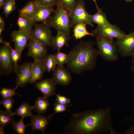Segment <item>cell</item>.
I'll use <instances>...</instances> for the list:
<instances>
[{
  "label": "cell",
  "instance_id": "obj_6",
  "mask_svg": "<svg viewBox=\"0 0 134 134\" xmlns=\"http://www.w3.org/2000/svg\"><path fill=\"white\" fill-rule=\"evenodd\" d=\"M34 27L31 38L41 44L51 47L54 37L52 35L50 26L48 23H34Z\"/></svg>",
  "mask_w": 134,
  "mask_h": 134
},
{
  "label": "cell",
  "instance_id": "obj_13",
  "mask_svg": "<svg viewBox=\"0 0 134 134\" xmlns=\"http://www.w3.org/2000/svg\"><path fill=\"white\" fill-rule=\"evenodd\" d=\"M52 78L56 85L65 86L70 83L72 76L68 70L63 66L57 65L53 71Z\"/></svg>",
  "mask_w": 134,
  "mask_h": 134
},
{
  "label": "cell",
  "instance_id": "obj_17",
  "mask_svg": "<svg viewBox=\"0 0 134 134\" xmlns=\"http://www.w3.org/2000/svg\"><path fill=\"white\" fill-rule=\"evenodd\" d=\"M46 70L44 61H34L32 65L31 84L35 83L36 81L41 80Z\"/></svg>",
  "mask_w": 134,
  "mask_h": 134
},
{
  "label": "cell",
  "instance_id": "obj_7",
  "mask_svg": "<svg viewBox=\"0 0 134 134\" xmlns=\"http://www.w3.org/2000/svg\"><path fill=\"white\" fill-rule=\"evenodd\" d=\"M33 63L28 62L14 67L16 73V86L15 88L23 87L28 84H31Z\"/></svg>",
  "mask_w": 134,
  "mask_h": 134
},
{
  "label": "cell",
  "instance_id": "obj_12",
  "mask_svg": "<svg viewBox=\"0 0 134 134\" xmlns=\"http://www.w3.org/2000/svg\"><path fill=\"white\" fill-rule=\"evenodd\" d=\"M54 10L53 7L37 4L31 19L34 23L40 22L48 23L50 20L51 14Z\"/></svg>",
  "mask_w": 134,
  "mask_h": 134
},
{
  "label": "cell",
  "instance_id": "obj_37",
  "mask_svg": "<svg viewBox=\"0 0 134 134\" xmlns=\"http://www.w3.org/2000/svg\"><path fill=\"white\" fill-rule=\"evenodd\" d=\"M125 134H134V125L132 126L127 131Z\"/></svg>",
  "mask_w": 134,
  "mask_h": 134
},
{
  "label": "cell",
  "instance_id": "obj_16",
  "mask_svg": "<svg viewBox=\"0 0 134 134\" xmlns=\"http://www.w3.org/2000/svg\"><path fill=\"white\" fill-rule=\"evenodd\" d=\"M30 123L33 132L37 131L45 134L44 131L49 124V120L47 117L42 114L32 115L31 117Z\"/></svg>",
  "mask_w": 134,
  "mask_h": 134
},
{
  "label": "cell",
  "instance_id": "obj_23",
  "mask_svg": "<svg viewBox=\"0 0 134 134\" xmlns=\"http://www.w3.org/2000/svg\"><path fill=\"white\" fill-rule=\"evenodd\" d=\"M86 25L84 23H78L74 26V36L76 39H80L87 35L95 36L94 34L89 33L87 31L86 28Z\"/></svg>",
  "mask_w": 134,
  "mask_h": 134
},
{
  "label": "cell",
  "instance_id": "obj_41",
  "mask_svg": "<svg viewBox=\"0 0 134 134\" xmlns=\"http://www.w3.org/2000/svg\"><path fill=\"white\" fill-rule=\"evenodd\" d=\"M5 28V26L0 27V36H1L2 32L4 30Z\"/></svg>",
  "mask_w": 134,
  "mask_h": 134
},
{
  "label": "cell",
  "instance_id": "obj_30",
  "mask_svg": "<svg viewBox=\"0 0 134 134\" xmlns=\"http://www.w3.org/2000/svg\"><path fill=\"white\" fill-rule=\"evenodd\" d=\"M16 89L15 87L13 89L2 88L1 89L0 94L3 98L12 97L16 95L21 96V95L15 92Z\"/></svg>",
  "mask_w": 134,
  "mask_h": 134
},
{
  "label": "cell",
  "instance_id": "obj_38",
  "mask_svg": "<svg viewBox=\"0 0 134 134\" xmlns=\"http://www.w3.org/2000/svg\"><path fill=\"white\" fill-rule=\"evenodd\" d=\"M5 26V21L2 16H0V27Z\"/></svg>",
  "mask_w": 134,
  "mask_h": 134
},
{
  "label": "cell",
  "instance_id": "obj_15",
  "mask_svg": "<svg viewBox=\"0 0 134 134\" xmlns=\"http://www.w3.org/2000/svg\"><path fill=\"white\" fill-rule=\"evenodd\" d=\"M56 85L52 78L41 80L36 82L35 85V87L42 93L44 96L47 98L54 95Z\"/></svg>",
  "mask_w": 134,
  "mask_h": 134
},
{
  "label": "cell",
  "instance_id": "obj_1",
  "mask_svg": "<svg viewBox=\"0 0 134 134\" xmlns=\"http://www.w3.org/2000/svg\"><path fill=\"white\" fill-rule=\"evenodd\" d=\"M111 109L99 108L78 113L72 114L69 123L65 126V133L96 134L107 132L117 134L111 123Z\"/></svg>",
  "mask_w": 134,
  "mask_h": 134
},
{
  "label": "cell",
  "instance_id": "obj_24",
  "mask_svg": "<svg viewBox=\"0 0 134 134\" xmlns=\"http://www.w3.org/2000/svg\"><path fill=\"white\" fill-rule=\"evenodd\" d=\"M14 115L13 112L0 110V127L4 128L9 124H12L14 121Z\"/></svg>",
  "mask_w": 134,
  "mask_h": 134
},
{
  "label": "cell",
  "instance_id": "obj_9",
  "mask_svg": "<svg viewBox=\"0 0 134 134\" xmlns=\"http://www.w3.org/2000/svg\"><path fill=\"white\" fill-rule=\"evenodd\" d=\"M91 33L94 35H101L107 37L121 39L126 35L117 26L109 22L103 25H98Z\"/></svg>",
  "mask_w": 134,
  "mask_h": 134
},
{
  "label": "cell",
  "instance_id": "obj_29",
  "mask_svg": "<svg viewBox=\"0 0 134 134\" xmlns=\"http://www.w3.org/2000/svg\"><path fill=\"white\" fill-rule=\"evenodd\" d=\"M54 56L57 65L60 66H63L64 64H67L70 59L68 54H66L60 52V51H58L54 55Z\"/></svg>",
  "mask_w": 134,
  "mask_h": 134
},
{
  "label": "cell",
  "instance_id": "obj_19",
  "mask_svg": "<svg viewBox=\"0 0 134 134\" xmlns=\"http://www.w3.org/2000/svg\"><path fill=\"white\" fill-rule=\"evenodd\" d=\"M34 24L30 18L20 16H19L17 23L19 30L28 32L31 34L33 31Z\"/></svg>",
  "mask_w": 134,
  "mask_h": 134
},
{
  "label": "cell",
  "instance_id": "obj_46",
  "mask_svg": "<svg viewBox=\"0 0 134 134\" xmlns=\"http://www.w3.org/2000/svg\"></svg>",
  "mask_w": 134,
  "mask_h": 134
},
{
  "label": "cell",
  "instance_id": "obj_18",
  "mask_svg": "<svg viewBox=\"0 0 134 134\" xmlns=\"http://www.w3.org/2000/svg\"><path fill=\"white\" fill-rule=\"evenodd\" d=\"M70 38V35L65 33L57 32V34L54 37L51 47L54 50L60 51L64 45L69 46L68 42Z\"/></svg>",
  "mask_w": 134,
  "mask_h": 134
},
{
  "label": "cell",
  "instance_id": "obj_28",
  "mask_svg": "<svg viewBox=\"0 0 134 134\" xmlns=\"http://www.w3.org/2000/svg\"><path fill=\"white\" fill-rule=\"evenodd\" d=\"M24 119L21 118L17 122L14 121L12 124L13 130L17 134H25L26 128L30 126V123L27 125L24 124Z\"/></svg>",
  "mask_w": 134,
  "mask_h": 134
},
{
  "label": "cell",
  "instance_id": "obj_8",
  "mask_svg": "<svg viewBox=\"0 0 134 134\" xmlns=\"http://www.w3.org/2000/svg\"><path fill=\"white\" fill-rule=\"evenodd\" d=\"M11 47L9 43L3 44L0 48V71L1 75L7 74L14 71L10 52Z\"/></svg>",
  "mask_w": 134,
  "mask_h": 134
},
{
  "label": "cell",
  "instance_id": "obj_44",
  "mask_svg": "<svg viewBox=\"0 0 134 134\" xmlns=\"http://www.w3.org/2000/svg\"><path fill=\"white\" fill-rule=\"evenodd\" d=\"M92 0L94 2V3H95V4L96 5L97 9H99V7H98V6L97 4V2H96V0Z\"/></svg>",
  "mask_w": 134,
  "mask_h": 134
},
{
  "label": "cell",
  "instance_id": "obj_5",
  "mask_svg": "<svg viewBox=\"0 0 134 134\" xmlns=\"http://www.w3.org/2000/svg\"><path fill=\"white\" fill-rule=\"evenodd\" d=\"M85 3L84 0H77L75 4L70 13V24L73 27L77 24L83 23L93 27L91 15L86 11L85 8Z\"/></svg>",
  "mask_w": 134,
  "mask_h": 134
},
{
  "label": "cell",
  "instance_id": "obj_11",
  "mask_svg": "<svg viewBox=\"0 0 134 134\" xmlns=\"http://www.w3.org/2000/svg\"><path fill=\"white\" fill-rule=\"evenodd\" d=\"M27 55L32 57L34 61H44L47 55V46L31 38L29 40Z\"/></svg>",
  "mask_w": 134,
  "mask_h": 134
},
{
  "label": "cell",
  "instance_id": "obj_25",
  "mask_svg": "<svg viewBox=\"0 0 134 134\" xmlns=\"http://www.w3.org/2000/svg\"><path fill=\"white\" fill-rule=\"evenodd\" d=\"M97 12L95 14L91 15L92 22L98 25H104L108 23L105 13L100 9H97Z\"/></svg>",
  "mask_w": 134,
  "mask_h": 134
},
{
  "label": "cell",
  "instance_id": "obj_40",
  "mask_svg": "<svg viewBox=\"0 0 134 134\" xmlns=\"http://www.w3.org/2000/svg\"><path fill=\"white\" fill-rule=\"evenodd\" d=\"M7 43H8V42L4 41L2 37H1V36L0 37V44H7Z\"/></svg>",
  "mask_w": 134,
  "mask_h": 134
},
{
  "label": "cell",
  "instance_id": "obj_10",
  "mask_svg": "<svg viewBox=\"0 0 134 134\" xmlns=\"http://www.w3.org/2000/svg\"><path fill=\"white\" fill-rule=\"evenodd\" d=\"M115 42L119 54L122 57L132 56L134 54V31Z\"/></svg>",
  "mask_w": 134,
  "mask_h": 134
},
{
  "label": "cell",
  "instance_id": "obj_36",
  "mask_svg": "<svg viewBox=\"0 0 134 134\" xmlns=\"http://www.w3.org/2000/svg\"><path fill=\"white\" fill-rule=\"evenodd\" d=\"M54 95L56 96V101L59 103L64 105H67L70 102V99L65 96L55 94Z\"/></svg>",
  "mask_w": 134,
  "mask_h": 134
},
{
  "label": "cell",
  "instance_id": "obj_26",
  "mask_svg": "<svg viewBox=\"0 0 134 134\" xmlns=\"http://www.w3.org/2000/svg\"><path fill=\"white\" fill-rule=\"evenodd\" d=\"M44 62L46 70L49 72L53 71L57 65L54 55L52 54L47 55Z\"/></svg>",
  "mask_w": 134,
  "mask_h": 134
},
{
  "label": "cell",
  "instance_id": "obj_32",
  "mask_svg": "<svg viewBox=\"0 0 134 134\" xmlns=\"http://www.w3.org/2000/svg\"><path fill=\"white\" fill-rule=\"evenodd\" d=\"M14 102V100L12 97L3 98L0 101V104L4 107L6 110L9 112H12V107Z\"/></svg>",
  "mask_w": 134,
  "mask_h": 134
},
{
  "label": "cell",
  "instance_id": "obj_45",
  "mask_svg": "<svg viewBox=\"0 0 134 134\" xmlns=\"http://www.w3.org/2000/svg\"><path fill=\"white\" fill-rule=\"evenodd\" d=\"M126 1L128 2H131L132 0H125Z\"/></svg>",
  "mask_w": 134,
  "mask_h": 134
},
{
  "label": "cell",
  "instance_id": "obj_35",
  "mask_svg": "<svg viewBox=\"0 0 134 134\" xmlns=\"http://www.w3.org/2000/svg\"><path fill=\"white\" fill-rule=\"evenodd\" d=\"M61 2L65 9L70 13L74 7L76 0H60Z\"/></svg>",
  "mask_w": 134,
  "mask_h": 134
},
{
  "label": "cell",
  "instance_id": "obj_14",
  "mask_svg": "<svg viewBox=\"0 0 134 134\" xmlns=\"http://www.w3.org/2000/svg\"><path fill=\"white\" fill-rule=\"evenodd\" d=\"M15 48L22 53L28 46V42L31 38V34L27 32L15 30L11 33Z\"/></svg>",
  "mask_w": 134,
  "mask_h": 134
},
{
  "label": "cell",
  "instance_id": "obj_3",
  "mask_svg": "<svg viewBox=\"0 0 134 134\" xmlns=\"http://www.w3.org/2000/svg\"><path fill=\"white\" fill-rule=\"evenodd\" d=\"M56 6L48 24L51 28H55L57 32H63L70 35L71 27L70 13L64 8L60 0Z\"/></svg>",
  "mask_w": 134,
  "mask_h": 134
},
{
  "label": "cell",
  "instance_id": "obj_22",
  "mask_svg": "<svg viewBox=\"0 0 134 134\" xmlns=\"http://www.w3.org/2000/svg\"><path fill=\"white\" fill-rule=\"evenodd\" d=\"M37 5L35 0H30L25 6L19 10V16H26L31 18Z\"/></svg>",
  "mask_w": 134,
  "mask_h": 134
},
{
  "label": "cell",
  "instance_id": "obj_33",
  "mask_svg": "<svg viewBox=\"0 0 134 134\" xmlns=\"http://www.w3.org/2000/svg\"><path fill=\"white\" fill-rule=\"evenodd\" d=\"M70 105H64L55 101L54 104V109L55 112L52 114L48 115L47 117L48 120H51L52 116L56 113L63 112L65 111L66 108Z\"/></svg>",
  "mask_w": 134,
  "mask_h": 134
},
{
  "label": "cell",
  "instance_id": "obj_20",
  "mask_svg": "<svg viewBox=\"0 0 134 134\" xmlns=\"http://www.w3.org/2000/svg\"><path fill=\"white\" fill-rule=\"evenodd\" d=\"M33 109V106L27 102H24L15 109L13 112L14 115L19 116L21 118L31 117L33 115L32 111Z\"/></svg>",
  "mask_w": 134,
  "mask_h": 134
},
{
  "label": "cell",
  "instance_id": "obj_34",
  "mask_svg": "<svg viewBox=\"0 0 134 134\" xmlns=\"http://www.w3.org/2000/svg\"><path fill=\"white\" fill-rule=\"evenodd\" d=\"M37 4L54 7L56 6L60 0H35Z\"/></svg>",
  "mask_w": 134,
  "mask_h": 134
},
{
  "label": "cell",
  "instance_id": "obj_2",
  "mask_svg": "<svg viewBox=\"0 0 134 134\" xmlns=\"http://www.w3.org/2000/svg\"><path fill=\"white\" fill-rule=\"evenodd\" d=\"M94 44L92 41L81 40L73 47L68 54L70 59L66 64L70 70L79 74L95 69L99 54Z\"/></svg>",
  "mask_w": 134,
  "mask_h": 134
},
{
  "label": "cell",
  "instance_id": "obj_4",
  "mask_svg": "<svg viewBox=\"0 0 134 134\" xmlns=\"http://www.w3.org/2000/svg\"><path fill=\"white\" fill-rule=\"evenodd\" d=\"M96 41L99 54L103 60L114 62L118 59L119 54L113 39L97 35L96 36Z\"/></svg>",
  "mask_w": 134,
  "mask_h": 134
},
{
  "label": "cell",
  "instance_id": "obj_42",
  "mask_svg": "<svg viewBox=\"0 0 134 134\" xmlns=\"http://www.w3.org/2000/svg\"><path fill=\"white\" fill-rule=\"evenodd\" d=\"M5 1V0H0V9L2 8Z\"/></svg>",
  "mask_w": 134,
  "mask_h": 134
},
{
  "label": "cell",
  "instance_id": "obj_21",
  "mask_svg": "<svg viewBox=\"0 0 134 134\" xmlns=\"http://www.w3.org/2000/svg\"><path fill=\"white\" fill-rule=\"evenodd\" d=\"M49 106V103L45 97H39L35 101L33 106V109L38 114H42L45 113Z\"/></svg>",
  "mask_w": 134,
  "mask_h": 134
},
{
  "label": "cell",
  "instance_id": "obj_43",
  "mask_svg": "<svg viewBox=\"0 0 134 134\" xmlns=\"http://www.w3.org/2000/svg\"><path fill=\"white\" fill-rule=\"evenodd\" d=\"M4 128L1 127H0V134H4L5 133L3 130Z\"/></svg>",
  "mask_w": 134,
  "mask_h": 134
},
{
  "label": "cell",
  "instance_id": "obj_31",
  "mask_svg": "<svg viewBox=\"0 0 134 134\" xmlns=\"http://www.w3.org/2000/svg\"><path fill=\"white\" fill-rule=\"evenodd\" d=\"M21 53L19 51L11 47L10 56L14 67L17 66L18 63L21 61Z\"/></svg>",
  "mask_w": 134,
  "mask_h": 134
},
{
  "label": "cell",
  "instance_id": "obj_27",
  "mask_svg": "<svg viewBox=\"0 0 134 134\" xmlns=\"http://www.w3.org/2000/svg\"><path fill=\"white\" fill-rule=\"evenodd\" d=\"M16 0H5L2 6V13L6 18L16 9L15 1Z\"/></svg>",
  "mask_w": 134,
  "mask_h": 134
},
{
  "label": "cell",
  "instance_id": "obj_39",
  "mask_svg": "<svg viewBox=\"0 0 134 134\" xmlns=\"http://www.w3.org/2000/svg\"><path fill=\"white\" fill-rule=\"evenodd\" d=\"M132 60L131 62L132 66L131 67V70L134 73V54L132 56Z\"/></svg>",
  "mask_w": 134,
  "mask_h": 134
}]
</instances>
